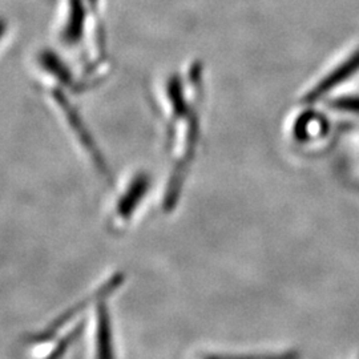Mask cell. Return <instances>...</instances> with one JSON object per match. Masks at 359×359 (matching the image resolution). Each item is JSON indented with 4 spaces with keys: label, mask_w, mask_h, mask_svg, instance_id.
<instances>
[{
    "label": "cell",
    "mask_w": 359,
    "mask_h": 359,
    "mask_svg": "<svg viewBox=\"0 0 359 359\" xmlns=\"http://www.w3.org/2000/svg\"><path fill=\"white\" fill-rule=\"evenodd\" d=\"M359 69V51L355 52V55H353L345 65L338 67L330 76L326 77L323 80L321 86H318L314 92H313V97H317L322 95V92L332 90L337 84H339V81L345 80L348 76H351L355 71Z\"/></svg>",
    "instance_id": "cell-2"
},
{
    "label": "cell",
    "mask_w": 359,
    "mask_h": 359,
    "mask_svg": "<svg viewBox=\"0 0 359 359\" xmlns=\"http://www.w3.org/2000/svg\"><path fill=\"white\" fill-rule=\"evenodd\" d=\"M148 187L149 180L142 173L137 175L129 184L127 192L124 193V196L116 206V217L118 222H126L136 212V208L140 204L142 197L148 191Z\"/></svg>",
    "instance_id": "cell-1"
}]
</instances>
